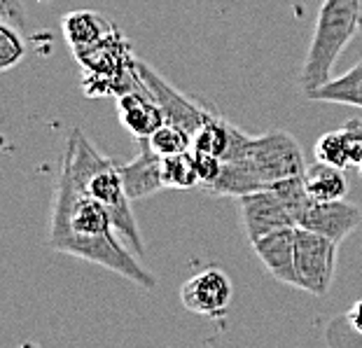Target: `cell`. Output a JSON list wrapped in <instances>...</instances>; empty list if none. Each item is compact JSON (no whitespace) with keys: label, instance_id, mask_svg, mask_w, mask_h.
Wrapping results in <instances>:
<instances>
[{"label":"cell","instance_id":"6da1fadb","mask_svg":"<svg viewBox=\"0 0 362 348\" xmlns=\"http://www.w3.org/2000/svg\"><path fill=\"white\" fill-rule=\"evenodd\" d=\"M49 248L98 265L143 290H155L157 278L117 234L107 208L82 187L64 161L54 182L49 213Z\"/></svg>","mask_w":362,"mask_h":348},{"label":"cell","instance_id":"7a4b0ae2","mask_svg":"<svg viewBox=\"0 0 362 348\" xmlns=\"http://www.w3.org/2000/svg\"><path fill=\"white\" fill-rule=\"evenodd\" d=\"M304 171V150L288 131L274 129L262 136H248L238 129L232 148L222 159L220 178L208 190L238 199Z\"/></svg>","mask_w":362,"mask_h":348},{"label":"cell","instance_id":"3957f363","mask_svg":"<svg viewBox=\"0 0 362 348\" xmlns=\"http://www.w3.org/2000/svg\"><path fill=\"white\" fill-rule=\"evenodd\" d=\"M61 161L75 173L80 185L87 190V195L101 201L107 208L117 234L124 238L127 245L138 257H143L145 243L141 229H138V222L134 218V211H131V199L127 195L117 161L105 157L89 141L82 129H71V134L66 138L64 152H61Z\"/></svg>","mask_w":362,"mask_h":348},{"label":"cell","instance_id":"277c9868","mask_svg":"<svg viewBox=\"0 0 362 348\" xmlns=\"http://www.w3.org/2000/svg\"><path fill=\"white\" fill-rule=\"evenodd\" d=\"M360 30V0H325L322 3L302 71H299V89L304 91V96L332 80V68Z\"/></svg>","mask_w":362,"mask_h":348},{"label":"cell","instance_id":"5b68a950","mask_svg":"<svg viewBox=\"0 0 362 348\" xmlns=\"http://www.w3.org/2000/svg\"><path fill=\"white\" fill-rule=\"evenodd\" d=\"M309 199V192L304 187V173L238 197V213H241L245 236L252 243L272 231L297 227Z\"/></svg>","mask_w":362,"mask_h":348},{"label":"cell","instance_id":"8992f818","mask_svg":"<svg viewBox=\"0 0 362 348\" xmlns=\"http://www.w3.org/2000/svg\"><path fill=\"white\" fill-rule=\"evenodd\" d=\"M339 243L332 238L297 227V276L299 290L325 297L337 274Z\"/></svg>","mask_w":362,"mask_h":348},{"label":"cell","instance_id":"52a82bcc","mask_svg":"<svg viewBox=\"0 0 362 348\" xmlns=\"http://www.w3.org/2000/svg\"><path fill=\"white\" fill-rule=\"evenodd\" d=\"M136 68H138L141 80L145 82V87L150 89L152 98L159 103L166 122H171V124L185 129L189 136H194L197 131L215 115L213 108H206L202 103H197V100L187 98L185 94H180L173 84H168L164 77H161L155 68H150L148 64L136 61Z\"/></svg>","mask_w":362,"mask_h":348},{"label":"cell","instance_id":"ba28073f","mask_svg":"<svg viewBox=\"0 0 362 348\" xmlns=\"http://www.w3.org/2000/svg\"><path fill=\"white\" fill-rule=\"evenodd\" d=\"M232 278L218 267H208L182 283L180 301L197 315H222L232 301Z\"/></svg>","mask_w":362,"mask_h":348},{"label":"cell","instance_id":"9c48e42d","mask_svg":"<svg viewBox=\"0 0 362 348\" xmlns=\"http://www.w3.org/2000/svg\"><path fill=\"white\" fill-rule=\"evenodd\" d=\"M360 222H362V211L356 204H351V201L309 199L297 227H304L309 231H315V234H322L337 243H341L360 227Z\"/></svg>","mask_w":362,"mask_h":348},{"label":"cell","instance_id":"30bf717a","mask_svg":"<svg viewBox=\"0 0 362 348\" xmlns=\"http://www.w3.org/2000/svg\"><path fill=\"white\" fill-rule=\"evenodd\" d=\"M252 250L276 281L299 290L297 276V227L279 229L252 241Z\"/></svg>","mask_w":362,"mask_h":348},{"label":"cell","instance_id":"8fae6325","mask_svg":"<svg viewBox=\"0 0 362 348\" xmlns=\"http://www.w3.org/2000/svg\"><path fill=\"white\" fill-rule=\"evenodd\" d=\"M122 180L131 201L148 199L166 190L164 185V157L152 150L148 138H138V154L129 164H119Z\"/></svg>","mask_w":362,"mask_h":348},{"label":"cell","instance_id":"7c38bea8","mask_svg":"<svg viewBox=\"0 0 362 348\" xmlns=\"http://www.w3.org/2000/svg\"><path fill=\"white\" fill-rule=\"evenodd\" d=\"M117 115L122 127L136 138H150L166 122L164 112H161L157 100L152 98L150 89L131 91V94L119 96Z\"/></svg>","mask_w":362,"mask_h":348},{"label":"cell","instance_id":"4fadbf2b","mask_svg":"<svg viewBox=\"0 0 362 348\" xmlns=\"http://www.w3.org/2000/svg\"><path fill=\"white\" fill-rule=\"evenodd\" d=\"M61 30H64L68 47L75 54V52L94 47L96 42L105 40V37L112 35L117 28H115L112 21H107L103 14H98L94 10H78V12H68L66 17L61 19Z\"/></svg>","mask_w":362,"mask_h":348},{"label":"cell","instance_id":"5bb4252c","mask_svg":"<svg viewBox=\"0 0 362 348\" xmlns=\"http://www.w3.org/2000/svg\"><path fill=\"white\" fill-rule=\"evenodd\" d=\"M304 187L315 201L346 199V195H349V178H346L344 168L315 159L304 171Z\"/></svg>","mask_w":362,"mask_h":348},{"label":"cell","instance_id":"9a60e30c","mask_svg":"<svg viewBox=\"0 0 362 348\" xmlns=\"http://www.w3.org/2000/svg\"><path fill=\"white\" fill-rule=\"evenodd\" d=\"M309 100H318V103H334V105H353L362 108V59L349 73L341 77H332L322 87L313 89L306 94Z\"/></svg>","mask_w":362,"mask_h":348},{"label":"cell","instance_id":"2e32d148","mask_svg":"<svg viewBox=\"0 0 362 348\" xmlns=\"http://www.w3.org/2000/svg\"><path fill=\"white\" fill-rule=\"evenodd\" d=\"M236 134H238V129L234 124H229L222 115L215 112L213 117L192 136V150L211 152V154H218V157L225 159V154L229 152V148H232Z\"/></svg>","mask_w":362,"mask_h":348},{"label":"cell","instance_id":"e0dca14e","mask_svg":"<svg viewBox=\"0 0 362 348\" xmlns=\"http://www.w3.org/2000/svg\"><path fill=\"white\" fill-rule=\"evenodd\" d=\"M164 185L166 190H192L202 185L194 161V150L164 157Z\"/></svg>","mask_w":362,"mask_h":348},{"label":"cell","instance_id":"ac0fdd59","mask_svg":"<svg viewBox=\"0 0 362 348\" xmlns=\"http://www.w3.org/2000/svg\"><path fill=\"white\" fill-rule=\"evenodd\" d=\"M313 154L318 161H325V164H332L339 168H349L351 166V150H349V141H346L344 127L322 134L313 145Z\"/></svg>","mask_w":362,"mask_h":348},{"label":"cell","instance_id":"d6986e66","mask_svg":"<svg viewBox=\"0 0 362 348\" xmlns=\"http://www.w3.org/2000/svg\"><path fill=\"white\" fill-rule=\"evenodd\" d=\"M148 141L159 157H173V154L192 150V136L185 129L171 124V122H164Z\"/></svg>","mask_w":362,"mask_h":348},{"label":"cell","instance_id":"ffe728a7","mask_svg":"<svg viewBox=\"0 0 362 348\" xmlns=\"http://www.w3.org/2000/svg\"><path fill=\"white\" fill-rule=\"evenodd\" d=\"M26 40L21 28L12 24H0V71H10L26 57Z\"/></svg>","mask_w":362,"mask_h":348},{"label":"cell","instance_id":"44dd1931","mask_svg":"<svg viewBox=\"0 0 362 348\" xmlns=\"http://www.w3.org/2000/svg\"><path fill=\"white\" fill-rule=\"evenodd\" d=\"M194 161H197L199 180H202V185H206V187H211V185L220 178L222 157H218V154H211V152L194 150Z\"/></svg>","mask_w":362,"mask_h":348},{"label":"cell","instance_id":"7402d4cb","mask_svg":"<svg viewBox=\"0 0 362 348\" xmlns=\"http://www.w3.org/2000/svg\"><path fill=\"white\" fill-rule=\"evenodd\" d=\"M346 141H349L351 150V166L362 164V120H349L344 124Z\"/></svg>","mask_w":362,"mask_h":348},{"label":"cell","instance_id":"603a6c76","mask_svg":"<svg viewBox=\"0 0 362 348\" xmlns=\"http://www.w3.org/2000/svg\"><path fill=\"white\" fill-rule=\"evenodd\" d=\"M0 19H3V24H12L17 28H24L26 26L24 0H0Z\"/></svg>","mask_w":362,"mask_h":348},{"label":"cell","instance_id":"cb8c5ba5","mask_svg":"<svg viewBox=\"0 0 362 348\" xmlns=\"http://www.w3.org/2000/svg\"><path fill=\"white\" fill-rule=\"evenodd\" d=\"M346 323L349 327L356 332L358 337H362V299H358L349 311H346Z\"/></svg>","mask_w":362,"mask_h":348},{"label":"cell","instance_id":"d4e9b609","mask_svg":"<svg viewBox=\"0 0 362 348\" xmlns=\"http://www.w3.org/2000/svg\"><path fill=\"white\" fill-rule=\"evenodd\" d=\"M358 171H360V175H362V164H360V166H358Z\"/></svg>","mask_w":362,"mask_h":348},{"label":"cell","instance_id":"484cf974","mask_svg":"<svg viewBox=\"0 0 362 348\" xmlns=\"http://www.w3.org/2000/svg\"><path fill=\"white\" fill-rule=\"evenodd\" d=\"M360 7H362V0H360Z\"/></svg>","mask_w":362,"mask_h":348}]
</instances>
